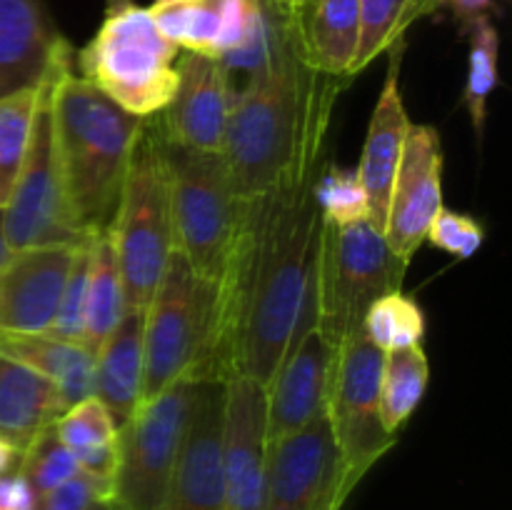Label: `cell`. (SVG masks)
Instances as JSON below:
<instances>
[{
    "label": "cell",
    "mask_w": 512,
    "mask_h": 510,
    "mask_svg": "<svg viewBox=\"0 0 512 510\" xmlns=\"http://www.w3.org/2000/svg\"><path fill=\"white\" fill-rule=\"evenodd\" d=\"M320 168L243 200L233 253L220 280V380L243 375L265 388L293 343L315 290L323 228L315 198Z\"/></svg>",
    "instance_id": "6da1fadb"
},
{
    "label": "cell",
    "mask_w": 512,
    "mask_h": 510,
    "mask_svg": "<svg viewBox=\"0 0 512 510\" xmlns=\"http://www.w3.org/2000/svg\"><path fill=\"white\" fill-rule=\"evenodd\" d=\"M343 88V80L305 63L293 23L283 50L235 88L220 158L240 200L260 198L325 163Z\"/></svg>",
    "instance_id": "7a4b0ae2"
},
{
    "label": "cell",
    "mask_w": 512,
    "mask_h": 510,
    "mask_svg": "<svg viewBox=\"0 0 512 510\" xmlns=\"http://www.w3.org/2000/svg\"><path fill=\"white\" fill-rule=\"evenodd\" d=\"M50 110L55 153L73 218L85 233H98L113 220L145 120L118 108L73 68L55 83Z\"/></svg>",
    "instance_id": "3957f363"
},
{
    "label": "cell",
    "mask_w": 512,
    "mask_h": 510,
    "mask_svg": "<svg viewBox=\"0 0 512 510\" xmlns=\"http://www.w3.org/2000/svg\"><path fill=\"white\" fill-rule=\"evenodd\" d=\"M220 338V285L173 253L145 305L143 400L178 380H210Z\"/></svg>",
    "instance_id": "277c9868"
},
{
    "label": "cell",
    "mask_w": 512,
    "mask_h": 510,
    "mask_svg": "<svg viewBox=\"0 0 512 510\" xmlns=\"http://www.w3.org/2000/svg\"><path fill=\"white\" fill-rule=\"evenodd\" d=\"M108 230L128 308H145L175 253L168 158L155 118L140 130Z\"/></svg>",
    "instance_id": "5b68a950"
},
{
    "label": "cell",
    "mask_w": 512,
    "mask_h": 510,
    "mask_svg": "<svg viewBox=\"0 0 512 510\" xmlns=\"http://www.w3.org/2000/svg\"><path fill=\"white\" fill-rule=\"evenodd\" d=\"M180 50L160 33L148 8L110 5L98 33L78 53V75L135 118H155L178 85Z\"/></svg>",
    "instance_id": "8992f818"
},
{
    "label": "cell",
    "mask_w": 512,
    "mask_h": 510,
    "mask_svg": "<svg viewBox=\"0 0 512 510\" xmlns=\"http://www.w3.org/2000/svg\"><path fill=\"white\" fill-rule=\"evenodd\" d=\"M408 265L390 250L370 220L323 223L315 263V328L338 348L360 333L375 300L403 290Z\"/></svg>",
    "instance_id": "52a82bcc"
},
{
    "label": "cell",
    "mask_w": 512,
    "mask_h": 510,
    "mask_svg": "<svg viewBox=\"0 0 512 510\" xmlns=\"http://www.w3.org/2000/svg\"><path fill=\"white\" fill-rule=\"evenodd\" d=\"M165 158L170 173L175 253L195 273L220 285L238 235L243 200L230 183L220 153L183 148L165 140Z\"/></svg>",
    "instance_id": "ba28073f"
},
{
    "label": "cell",
    "mask_w": 512,
    "mask_h": 510,
    "mask_svg": "<svg viewBox=\"0 0 512 510\" xmlns=\"http://www.w3.org/2000/svg\"><path fill=\"white\" fill-rule=\"evenodd\" d=\"M198 380H178L140 400L118 428V465L110 503L118 510H158L173 478Z\"/></svg>",
    "instance_id": "9c48e42d"
},
{
    "label": "cell",
    "mask_w": 512,
    "mask_h": 510,
    "mask_svg": "<svg viewBox=\"0 0 512 510\" xmlns=\"http://www.w3.org/2000/svg\"><path fill=\"white\" fill-rule=\"evenodd\" d=\"M380 368L383 353L365 338L363 330L340 343L330 363L325 418L338 445L350 495L370 468L398 443V435H390L380 423Z\"/></svg>",
    "instance_id": "30bf717a"
},
{
    "label": "cell",
    "mask_w": 512,
    "mask_h": 510,
    "mask_svg": "<svg viewBox=\"0 0 512 510\" xmlns=\"http://www.w3.org/2000/svg\"><path fill=\"white\" fill-rule=\"evenodd\" d=\"M65 70L55 75L53 85H50L43 105H40L23 168H20L13 190H10L8 203L3 205V228L10 250L80 245L93 235L85 233L78 220L73 218L68 195H65L63 175H60L58 153H55L50 98H53L55 83Z\"/></svg>",
    "instance_id": "8fae6325"
},
{
    "label": "cell",
    "mask_w": 512,
    "mask_h": 510,
    "mask_svg": "<svg viewBox=\"0 0 512 510\" xmlns=\"http://www.w3.org/2000/svg\"><path fill=\"white\" fill-rule=\"evenodd\" d=\"M350 498L328 418L270 440L263 510H340Z\"/></svg>",
    "instance_id": "7c38bea8"
},
{
    "label": "cell",
    "mask_w": 512,
    "mask_h": 510,
    "mask_svg": "<svg viewBox=\"0 0 512 510\" xmlns=\"http://www.w3.org/2000/svg\"><path fill=\"white\" fill-rule=\"evenodd\" d=\"M443 165L438 128L410 123L383 228L385 243L405 263L423 248L430 223L443 208Z\"/></svg>",
    "instance_id": "4fadbf2b"
},
{
    "label": "cell",
    "mask_w": 512,
    "mask_h": 510,
    "mask_svg": "<svg viewBox=\"0 0 512 510\" xmlns=\"http://www.w3.org/2000/svg\"><path fill=\"white\" fill-rule=\"evenodd\" d=\"M225 380H198L173 478L158 510H228L223 478Z\"/></svg>",
    "instance_id": "5bb4252c"
},
{
    "label": "cell",
    "mask_w": 512,
    "mask_h": 510,
    "mask_svg": "<svg viewBox=\"0 0 512 510\" xmlns=\"http://www.w3.org/2000/svg\"><path fill=\"white\" fill-rule=\"evenodd\" d=\"M268 400L253 378L225 380L223 478L228 510H263L268 473Z\"/></svg>",
    "instance_id": "9a60e30c"
},
{
    "label": "cell",
    "mask_w": 512,
    "mask_h": 510,
    "mask_svg": "<svg viewBox=\"0 0 512 510\" xmlns=\"http://www.w3.org/2000/svg\"><path fill=\"white\" fill-rule=\"evenodd\" d=\"M233 98L235 85L220 60L180 50L178 85L155 120L168 143L220 153Z\"/></svg>",
    "instance_id": "2e32d148"
},
{
    "label": "cell",
    "mask_w": 512,
    "mask_h": 510,
    "mask_svg": "<svg viewBox=\"0 0 512 510\" xmlns=\"http://www.w3.org/2000/svg\"><path fill=\"white\" fill-rule=\"evenodd\" d=\"M80 245H45L10 253L0 268V333L40 335L53 328Z\"/></svg>",
    "instance_id": "e0dca14e"
},
{
    "label": "cell",
    "mask_w": 512,
    "mask_h": 510,
    "mask_svg": "<svg viewBox=\"0 0 512 510\" xmlns=\"http://www.w3.org/2000/svg\"><path fill=\"white\" fill-rule=\"evenodd\" d=\"M333 353L335 348L315 325L295 335L273 380L265 385L270 440L285 438L325 413Z\"/></svg>",
    "instance_id": "ac0fdd59"
},
{
    "label": "cell",
    "mask_w": 512,
    "mask_h": 510,
    "mask_svg": "<svg viewBox=\"0 0 512 510\" xmlns=\"http://www.w3.org/2000/svg\"><path fill=\"white\" fill-rule=\"evenodd\" d=\"M73 58L43 0H0V98L38 85L50 70Z\"/></svg>",
    "instance_id": "d6986e66"
},
{
    "label": "cell",
    "mask_w": 512,
    "mask_h": 510,
    "mask_svg": "<svg viewBox=\"0 0 512 510\" xmlns=\"http://www.w3.org/2000/svg\"><path fill=\"white\" fill-rule=\"evenodd\" d=\"M400 53H403V43L390 48L388 75H385L383 90H380L378 103H375L373 115H370L363 153H360V163L355 168L365 188V195H368L370 223L380 233L385 228L390 190H393L405 135H408L410 128L408 110H405L403 95H400Z\"/></svg>",
    "instance_id": "ffe728a7"
},
{
    "label": "cell",
    "mask_w": 512,
    "mask_h": 510,
    "mask_svg": "<svg viewBox=\"0 0 512 510\" xmlns=\"http://www.w3.org/2000/svg\"><path fill=\"white\" fill-rule=\"evenodd\" d=\"M148 13L178 50L220 60L243 40L250 0H153Z\"/></svg>",
    "instance_id": "44dd1931"
},
{
    "label": "cell",
    "mask_w": 512,
    "mask_h": 510,
    "mask_svg": "<svg viewBox=\"0 0 512 510\" xmlns=\"http://www.w3.org/2000/svg\"><path fill=\"white\" fill-rule=\"evenodd\" d=\"M293 23L310 68L343 83L353 80L360 45L358 0H300L293 8Z\"/></svg>",
    "instance_id": "7402d4cb"
},
{
    "label": "cell",
    "mask_w": 512,
    "mask_h": 510,
    "mask_svg": "<svg viewBox=\"0 0 512 510\" xmlns=\"http://www.w3.org/2000/svg\"><path fill=\"white\" fill-rule=\"evenodd\" d=\"M145 308H128L113 333L95 350L93 395L115 423H125L143 400Z\"/></svg>",
    "instance_id": "603a6c76"
},
{
    "label": "cell",
    "mask_w": 512,
    "mask_h": 510,
    "mask_svg": "<svg viewBox=\"0 0 512 510\" xmlns=\"http://www.w3.org/2000/svg\"><path fill=\"white\" fill-rule=\"evenodd\" d=\"M68 410L63 395L33 368L0 358V440L20 455Z\"/></svg>",
    "instance_id": "cb8c5ba5"
},
{
    "label": "cell",
    "mask_w": 512,
    "mask_h": 510,
    "mask_svg": "<svg viewBox=\"0 0 512 510\" xmlns=\"http://www.w3.org/2000/svg\"><path fill=\"white\" fill-rule=\"evenodd\" d=\"M0 358L28 365L55 383L68 408L93 395L95 355L80 343H68L50 333H0Z\"/></svg>",
    "instance_id": "d4e9b609"
},
{
    "label": "cell",
    "mask_w": 512,
    "mask_h": 510,
    "mask_svg": "<svg viewBox=\"0 0 512 510\" xmlns=\"http://www.w3.org/2000/svg\"><path fill=\"white\" fill-rule=\"evenodd\" d=\"M128 310L125 300L123 275H120L118 258H115L110 230H98L90 235L88 243V275H85V325L83 345L95 355L123 320Z\"/></svg>",
    "instance_id": "484cf974"
},
{
    "label": "cell",
    "mask_w": 512,
    "mask_h": 510,
    "mask_svg": "<svg viewBox=\"0 0 512 510\" xmlns=\"http://www.w3.org/2000/svg\"><path fill=\"white\" fill-rule=\"evenodd\" d=\"M118 428L113 415L95 395L70 405L53 423L60 443L73 453L80 470L113 483L118 465Z\"/></svg>",
    "instance_id": "4316f807"
},
{
    "label": "cell",
    "mask_w": 512,
    "mask_h": 510,
    "mask_svg": "<svg viewBox=\"0 0 512 510\" xmlns=\"http://www.w3.org/2000/svg\"><path fill=\"white\" fill-rule=\"evenodd\" d=\"M70 65H73V58L55 65L38 85L15 90V93L0 98V208L8 203L10 190H13L20 168H23L40 105H43L55 75Z\"/></svg>",
    "instance_id": "83f0119b"
},
{
    "label": "cell",
    "mask_w": 512,
    "mask_h": 510,
    "mask_svg": "<svg viewBox=\"0 0 512 510\" xmlns=\"http://www.w3.org/2000/svg\"><path fill=\"white\" fill-rule=\"evenodd\" d=\"M430 383V365L423 345L383 353L380 368V423L390 435H398L410 415L423 403Z\"/></svg>",
    "instance_id": "f1b7e54d"
},
{
    "label": "cell",
    "mask_w": 512,
    "mask_h": 510,
    "mask_svg": "<svg viewBox=\"0 0 512 510\" xmlns=\"http://www.w3.org/2000/svg\"><path fill=\"white\" fill-rule=\"evenodd\" d=\"M358 8L360 45L355 55L353 78L375 58L403 43L410 25L443 8V0H358Z\"/></svg>",
    "instance_id": "f546056e"
},
{
    "label": "cell",
    "mask_w": 512,
    "mask_h": 510,
    "mask_svg": "<svg viewBox=\"0 0 512 510\" xmlns=\"http://www.w3.org/2000/svg\"><path fill=\"white\" fill-rule=\"evenodd\" d=\"M470 40L468 53V75L463 85V105L468 108L470 123H473L478 140L485 133V120H488L490 95L495 93L500 83V38L490 18H475L463 25Z\"/></svg>",
    "instance_id": "4dcf8cb0"
},
{
    "label": "cell",
    "mask_w": 512,
    "mask_h": 510,
    "mask_svg": "<svg viewBox=\"0 0 512 510\" xmlns=\"http://www.w3.org/2000/svg\"><path fill=\"white\" fill-rule=\"evenodd\" d=\"M425 328L428 325L418 300L405 295L403 290H393L370 305L360 330L380 353H393L423 345Z\"/></svg>",
    "instance_id": "1f68e13d"
},
{
    "label": "cell",
    "mask_w": 512,
    "mask_h": 510,
    "mask_svg": "<svg viewBox=\"0 0 512 510\" xmlns=\"http://www.w3.org/2000/svg\"><path fill=\"white\" fill-rule=\"evenodd\" d=\"M315 198L323 223L350 225L370 220L368 195L355 168H343L325 160L315 180Z\"/></svg>",
    "instance_id": "d6a6232c"
},
{
    "label": "cell",
    "mask_w": 512,
    "mask_h": 510,
    "mask_svg": "<svg viewBox=\"0 0 512 510\" xmlns=\"http://www.w3.org/2000/svg\"><path fill=\"white\" fill-rule=\"evenodd\" d=\"M18 470L30 483L35 498H43L68 480H73L80 473V465L73 458V453L60 443L55 430L50 428L43 435H38L28 445V450L20 455Z\"/></svg>",
    "instance_id": "836d02e7"
},
{
    "label": "cell",
    "mask_w": 512,
    "mask_h": 510,
    "mask_svg": "<svg viewBox=\"0 0 512 510\" xmlns=\"http://www.w3.org/2000/svg\"><path fill=\"white\" fill-rule=\"evenodd\" d=\"M425 240H430L435 248L453 255V258L468 260L483 248L485 228L473 215L460 213V210L445 208L443 205L438 210V215L433 218V223H430Z\"/></svg>",
    "instance_id": "e575fe53"
},
{
    "label": "cell",
    "mask_w": 512,
    "mask_h": 510,
    "mask_svg": "<svg viewBox=\"0 0 512 510\" xmlns=\"http://www.w3.org/2000/svg\"><path fill=\"white\" fill-rule=\"evenodd\" d=\"M88 243L85 240L78 248L70 268L68 283H65L63 298H60L58 313H55L53 328L48 330L50 335L68 343L83 345V325H85V275H88Z\"/></svg>",
    "instance_id": "d590c367"
},
{
    "label": "cell",
    "mask_w": 512,
    "mask_h": 510,
    "mask_svg": "<svg viewBox=\"0 0 512 510\" xmlns=\"http://www.w3.org/2000/svg\"><path fill=\"white\" fill-rule=\"evenodd\" d=\"M98 500H110V483L80 470L73 480L38 498L33 510H88Z\"/></svg>",
    "instance_id": "8d00e7d4"
},
{
    "label": "cell",
    "mask_w": 512,
    "mask_h": 510,
    "mask_svg": "<svg viewBox=\"0 0 512 510\" xmlns=\"http://www.w3.org/2000/svg\"><path fill=\"white\" fill-rule=\"evenodd\" d=\"M38 498L18 468L0 475V510H33Z\"/></svg>",
    "instance_id": "74e56055"
},
{
    "label": "cell",
    "mask_w": 512,
    "mask_h": 510,
    "mask_svg": "<svg viewBox=\"0 0 512 510\" xmlns=\"http://www.w3.org/2000/svg\"><path fill=\"white\" fill-rule=\"evenodd\" d=\"M495 3L498 0H443V5H448L463 25H468L475 18H490V10L495 8Z\"/></svg>",
    "instance_id": "f35d334b"
},
{
    "label": "cell",
    "mask_w": 512,
    "mask_h": 510,
    "mask_svg": "<svg viewBox=\"0 0 512 510\" xmlns=\"http://www.w3.org/2000/svg\"><path fill=\"white\" fill-rule=\"evenodd\" d=\"M20 463V453L10 443L0 440V475L8 473V470H15Z\"/></svg>",
    "instance_id": "ab89813d"
},
{
    "label": "cell",
    "mask_w": 512,
    "mask_h": 510,
    "mask_svg": "<svg viewBox=\"0 0 512 510\" xmlns=\"http://www.w3.org/2000/svg\"><path fill=\"white\" fill-rule=\"evenodd\" d=\"M13 250L8 248V240H5V228H3V208H0V268L5 265V260L10 258Z\"/></svg>",
    "instance_id": "60d3db41"
},
{
    "label": "cell",
    "mask_w": 512,
    "mask_h": 510,
    "mask_svg": "<svg viewBox=\"0 0 512 510\" xmlns=\"http://www.w3.org/2000/svg\"><path fill=\"white\" fill-rule=\"evenodd\" d=\"M88 510H118V508H115V505L110 503V500H98V503L90 505Z\"/></svg>",
    "instance_id": "b9f144b4"
},
{
    "label": "cell",
    "mask_w": 512,
    "mask_h": 510,
    "mask_svg": "<svg viewBox=\"0 0 512 510\" xmlns=\"http://www.w3.org/2000/svg\"><path fill=\"white\" fill-rule=\"evenodd\" d=\"M270 3H275V5H280V8H288V10H293L295 5L300 3V0H270Z\"/></svg>",
    "instance_id": "7bdbcfd3"
}]
</instances>
